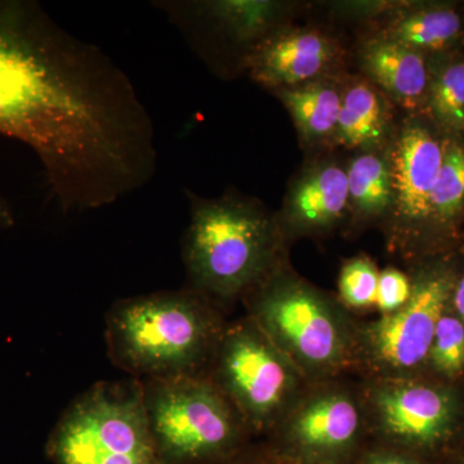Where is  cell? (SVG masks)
<instances>
[{"instance_id": "ac0fdd59", "label": "cell", "mask_w": 464, "mask_h": 464, "mask_svg": "<svg viewBox=\"0 0 464 464\" xmlns=\"http://www.w3.org/2000/svg\"><path fill=\"white\" fill-rule=\"evenodd\" d=\"M387 149L351 152L346 159L348 213L341 234L347 239L381 228L390 215L392 183Z\"/></svg>"}, {"instance_id": "30bf717a", "label": "cell", "mask_w": 464, "mask_h": 464, "mask_svg": "<svg viewBox=\"0 0 464 464\" xmlns=\"http://www.w3.org/2000/svg\"><path fill=\"white\" fill-rule=\"evenodd\" d=\"M444 136L427 115H401L391 140L392 204L380 228L387 253L409 265L423 257L424 235L440 169Z\"/></svg>"}, {"instance_id": "44dd1931", "label": "cell", "mask_w": 464, "mask_h": 464, "mask_svg": "<svg viewBox=\"0 0 464 464\" xmlns=\"http://www.w3.org/2000/svg\"><path fill=\"white\" fill-rule=\"evenodd\" d=\"M427 372L448 384L464 375V324L454 313L451 302L436 325L424 374Z\"/></svg>"}, {"instance_id": "6da1fadb", "label": "cell", "mask_w": 464, "mask_h": 464, "mask_svg": "<svg viewBox=\"0 0 464 464\" xmlns=\"http://www.w3.org/2000/svg\"><path fill=\"white\" fill-rule=\"evenodd\" d=\"M190 221L182 239L188 288L227 311L279 266L290 246L273 212L257 198L227 190L203 198L186 190Z\"/></svg>"}, {"instance_id": "2e32d148", "label": "cell", "mask_w": 464, "mask_h": 464, "mask_svg": "<svg viewBox=\"0 0 464 464\" xmlns=\"http://www.w3.org/2000/svg\"><path fill=\"white\" fill-rule=\"evenodd\" d=\"M401 112L357 72L344 76L343 97L333 151H372L389 148Z\"/></svg>"}, {"instance_id": "277c9868", "label": "cell", "mask_w": 464, "mask_h": 464, "mask_svg": "<svg viewBox=\"0 0 464 464\" xmlns=\"http://www.w3.org/2000/svg\"><path fill=\"white\" fill-rule=\"evenodd\" d=\"M141 382L150 431L167 464H221L255 442L207 375Z\"/></svg>"}, {"instance_id": "8fae6325", "label": "cell", "mask_w": 464, "mask_h": 464, "mask_svg": "<svg viewBox=\"0 0 464 464\" xmlns=\"http://www.w3.org/2000/svg\"><path fill=\"white\" fill-rule=\"evenodd\" d=\"M183 38L209 65L221 72H246V58L266 36L286 24L304 8L298 2L277 0H208L155 2Z\"/></svg>"}, {"instance_id": "9a60e30c", "label": "cell", "mask_w": 464, "mask_h": 464, "mask_svg": "<svg viewBox=\"0 0 464 464\" xmlns=\"http://www.w3.org/2000/svg\"><path fill=\"white\" fill-rule=\"evenodd\" d=\"M357 35H374L426 56L458 51L464 42V14L447 3L402 2Z\"/></svg>"}, {"instance_id": "8992f818", "label": "cell", "mask_w": 464, "mask_h": 464, "mask_svg": "<svg viewBox=\"0 0 464 464\" xmlns=\"http://www.w3.org/2000/svg\"><path fill=\"white\" fill-rule=\"evenodd\" d=\"M411 295L404 307L373 320L359 319L353 375L359 380L424 374L440 317L450 306L459 271L432 256L411 265Z\"/></svg>"}, {"instance_id": "ffe728a7", "label": "cell", "mask_w": 464, "mask_h": 464, "mask_svg": "<svg viewBox=\"0 0 464 464\" xmlns=\"http://www.w3.org/2000/svg\"><path fill=\"white\" fill-rule=\"evenodd\" d=\"M429 66L426 115L445 137L464 141V54H433Z\"/></svg>"}, {"instance_id": "f1b7e54d", "label": "cell", "mask_w": 464, "mask_h": 464, "mask_svg": "<svg viewBox=\"0 0 464 464\" xmlns=\"http://www.w3.org/2000/svg\"><path fill=\"white\" fill-rule=\"evenodd\" d=\"M454 464H464V458H462V459H458V462Z\"/></svg>"}, {"instance_id": "484cf974", "label": "cell", "mask_w": 464, "mask_h": 464, "mask_svg": "<svg viewBox=\"0 0 464 464\" xmlns=\"http://www.w3.org/2000/svg\"><path fill=\"white\" fill-rule=\"evenodd\" d=\"M221 464H288L280 460L279 458L273 456L262 445V442H252L248 448L244 449L231 459L226 460Z\"/></svg>"}, {"instance_id": "3957f363", "label": "cell", "mask_w": 464, "mask_h": 464, "mask_svg": "<svg viewBox=\"0 0 464 464\" xmlns=\"http://www.w3.org/2000/svg\"><path fill=\"white\" fill-rule=\"evenodd\" d=\"M246 315L308 383L353 375L359 316L286 262L241 299Z\"/></svg>"}, {"instance_id": "52a82bcc", "label": "cell", "mask_w": 464, "mask_h": 464, "mask_svg": "<svg viewBox=\"0 0 464 464\" xmlns=\"http://www.w3.org/2000/svg\"><path fill=\"white\" fill-rule=\"evenodd\" d=\"M207 377L259 441L273 431L308 384L297 366L246 315L226 324Z\"/></svg>"}, {"instance_id": "d4e9b609", "label": "cell", "mask_w": 464, "mask_h": 464, "mask_svg": "<svg viewBox=\"0 0 464 464\" xmlns=\"http://www.w3.org/2000/svg\"><path fill=\"white\" fill-rule=\"evenodd\" d=\"M355 464H430V462L414 454L371 441Z\"/></svg>"}, {"instance_id": "5b68a950", "label": "cell", "mask_w": 464, "mask_h": 464, "mask_svg": "<svg viewBox=\"0 0 464 464\" xmlns=\"http://www.w3.org/2000/svg\"><path fill=\"white\" fill-rule=\"evenodd\" d=\"M45 454L53 464H167L150 431L142 382H99L54 424Z\"/></svg>"}, {"instance_id": "4316f807", "label": "cell", "mask_w": 464, "mask_h": 464, "mask_svg": "<svg viewBox=\"0 0 464 464\" xmlns=\"http://www.w3.org/2000/svg\"><path fill=\"white\" fill-rule=\"evenodd\" d=\"M451 307H453L457 316L459 317L460 322L464 324V268L458 276L453 297H451Z\"/></svg>"}, {"instance_id": "cb8c5ba5", "label": "cell", "mask_w": 464, "mask_h": 464, "mask_svg": "<svg viewBox=\"0 0 464 464\" xmlns=\"http://www.w3.org/2000/svg\"><path fill=\"white\" fill-rule=\"evenodd\" d=\"M411 295V282L408 273L395 266H387L381 270L375 302V310L380 316L390 315L404 307Z\"/></svg>"}, {"instance_id": "4fadbf2b", "label": "cell", "mask_w": 464, "mask_h": 464, "mask_svg": "<svg viewBox=\"0 0 464 464\" xmlns=\"http://www.w3.org/2000/svg\"><path fill=\"white\" fill-rule=\"evenodd\" d=\"M346 159L334 151L307 157L292 177L276 212L286 243L320 240L342 232L347 222Z\"/></svg>"}, {"instance_id": "9c48e42d", "label": "cell", "mask_w": 464, "mask_h": 464, "mask_svg": "<svg viewBox=\"0 0 464 464\" xmlns=\"http://www.w3.org/2000/svg\"><path fill=\"white\" fill-rule=\"evenodd\" d=\"M359 383L372 442L429 460L456 438L460 406L450 384L426 374Z\"/></svg>"}, {"instance_id": "ba28073f", "label": "cell", "mask_w": 464, "mask_h": 464, "mask_svg": "<svg viewBox=\"0 0 464 464\" xmlns=\"http://www.w3.org/2000/svg\"><path fill=\"white\" fill-rule=\"evenodd\" d=\"M308 383L262 445L288 464H355L371 442L359 380Z\"/></svg>"}, {"instance_id": "e0dca14e", "label": "cell", "mask_w": 464, "mask_h": 464, "mask_svg": "<svg viewBox=\"0 0 464 464\" xmlns=\"http://www.w3.org/2000/svg\"><path fill=\"white\" fill-rule=\"evenodd\" d=\"M348 72L271 92L292 116L307 157L333 151Z\"/></svg>"}, {"instance_id": "5bb4252c", "label": "cell", "mask_w": 464, "mask_h": 464, "mask_svg": "<svg viewBox=\"0 0 464 464\" xmlns=\"http://www.w3.org/2000/svg\"><path fill=\"white\" fill-rule=\"evenodd\" d=\"M353 63L402 115H426L429 56L380 36L357 35Z\"/></svg>"}, {"instance_id": "7402d4cb", "label": "cell", "mask_w": 464, "mask_h": 464, "mask_svg": "<svg viewBox=\"0 0 464 464\" xmlns=\"http://www.w3.org/2000/svg\"><path fill=\"white\" fill-rule=\"evenodd\" d=\"M380 273L377 262L364 252L342 262L335 295L353 315L375 310Z\"/></svg>"}, {"instance_id": "83f0119b", "label": "cell", "mask_w": 464, "mask_h": 464, "mask_svg": "<svg viewBox=\"0 0 464 464\" xmlns=\"http://www.w3.org/2000/svg\"><path fill=\"white\" fill-rule=\"evenodd\" d=\"M16 225L14 208L3 195H0V230H9Z\"/></svg>"}, {"instance_id": "7a4b0ae2", "label": "cell", "mask_w": 464, "mask_h": 464, "mask_svg": "<svg viewBox=\"0 0 464 464\" xmlns=\"http://www.w3.org/2000/svg\"><path fill=\"white\" fill-rule=\"evenodd\" d=\"M225 314L188 286L119 299L106 315L110 360L140 381L207 375Z\"/></svg>"}, {"instance_id": "d6986e66", "label": "cell", "mask_w": 464, "mask_h": 464, "mask_svg": "<svg viewBox=\"0 0 464 464\" xmlns=\"http://www.w3.org/2000/svg\"><path fill=\"white\" fill-rule=\"evenodd\" d=\"M464 221V141L448 139L424 235L423 258L438 256Z\"/></svg>"}, {"instance_id": "7c38bea8", "label": "cell", "mask_w": 464, "mask_h": 464, "mask_svg": "<svg viewBox=\"0 0 464 464\" xmlns=\"http://www.w3.org/2000/svg\"><path fill=\"white\" fill-rule=\"evenodd\" d=\"M353 47L328 27L290 23L266 36L250 52L246 70L268 92L346 74Z\"/></svg>"}, {"instance_id": "603a6c76", "label": "cell", "mask_w": 464, "mask_h": 464, "mask_svg": "<svg viewBox=\"0 0 464 464\" xmlns=\"http://www.w3.org/2000/svg\"><path fill=\"white\" fill-rule=\"evenodd\" d=\"M402 2L404 0H346L328 3L326 8L329 17L356 26L359 33L398 9Z\"/></svg>"}]
</instances>
